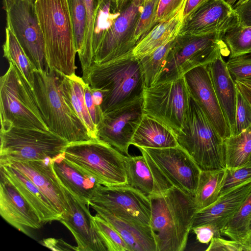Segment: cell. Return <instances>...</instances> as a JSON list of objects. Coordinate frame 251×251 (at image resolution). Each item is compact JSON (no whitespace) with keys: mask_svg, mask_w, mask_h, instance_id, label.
<instances>
[{"mask_svg":"<svg viewBox=\"0 0 251 251\" xmlns=\"http://www.w3.org/2000/svg\"><path fill=\"white\" fill-rule=\"evenodd\" d=\"M82 77L91 88L103 92V113L142 98L145 88L141 64L130 53L103 64L92 63Z\"/></svg>","mask_w":251,"mask_h":251,"instance_id":"cell-1","label":"cell"},{"mask_svg":"<svg viewBox=\"0 0 251 251\" xmlns=\"http://www.w3.org/2000/svg\"><path fill=\"white\" fill-rule=\"evenodd\" d=\"M148 197L157 251H184L196 212L194 198L175 187Z\"/></svg>","mask_w":251,"mask_h":251,"instance_id":"cell-2","label":"cell"},{"mask_svg":"<svg viewBox=\"0 0 251 251\" xmlns=\"http://www.w3.org/2000/svg\"><path fill=\"white\" fill-rule=\"evenodd\" d=\"M49 68L62 75L75 74L77 53L67 0H35Z\"/></svg>","mask_w":251,"mask_h":251,"instance_id":"cell-3","label":"cell"},{"mask_svg":"<svg viewBox=\"0 0 251 251\" xmlns=\"http://www.w3.org/2000/svg\"><path fill=\"white\" fill-rule=\"evenodd\" d=\"M61 75L49 68L34 72L32 91L45 123L50 131L69 143L93 139L64 97L60 85Z\"/></svg>","mask_w":251,"mask_h":251,"instance_id":"cell-4","label":"cell"},{"mask_svg":"<svg viewBox=\"0 0 251 251\" xmlns=\"http://www.w3.org/2000/svg\"><path fill=\"white\" fill-rule=\"evenodd\" d=\"M175 136L201 171L226 169L225 140L190 95L184 123Z\"/></svg>","mask_w":251,"mask_h":251,"instance_id":"cell-5","label":"cell"},{"mask_svg":"<svg viewBox=\"0 0 251 251\" xmlns=\"http://www.w3.org/2000/svg\"><path fill=\"white\" fill-rule=\"evenodd\" d=\"M126 155L99 138L69 143L64 159L81 173L106 186L127 184Z\"/></svg>","mask_w":251,"mask_h":251,"instance_id":"cell-6","label":"cell"},{"mask_svg":"<svg viewBox=\"0 0 251 251\" xmlns=\"http://www.w3.org/2000/svg\"><path fill=\"white\" fill-rule=\"evenodd\" d=\"M223 36L217 32L179 34L154 84L177 79L196 67L207 65L220 55H228L230 51Z\"/></svg>","mask_w":251,"mask_h":251,"instance_id":"cell-7","label":"cell"},{"mask_svg":"<svg viewBox=\"0 0 251 251\" xmlns=\"http://www.w3.org/2000/svg\"><path fill=\"white\" fill-rule=\"evenodd\" d=\"M0 78V130L11 127L50 130L37 104L33 91L11 62Z\"/></svg>","mask_w":251,"mask_h":251,"instance_id":"cell-8","label":"cell"},{"mask_svg":"<svg viewBox=\"0 0 251 251\" xmlns=\"http://www.w3.org/2000/svg\"><path fill=\"white\" fill-rule=\"evenodd\" d=\"M0 166L13 162L54 161L69 144L50 130L11 127L0 130Z\"/></svg>","mask_w":251,"mask_h":251,"instance_id":"cell-9","label":"cell"},{"mask_svg":"<svg viewBox=\"0 0 251 251\" xmlns=\"http://www.w3.org/2000/svg\"><path fill=\"white\" fill-rule=\"evenodd\" d=\"M112 23L104 33L93 63L101 64L130 53L136 45L134 35L144 0H115Z\"/></svg>","mask_w":251,"mask_h":251,"instance_id":"cell-10","label":"cell"},{"mask_svg":"<svg viewBox=\"0 0 251 251\" xmlns=\"http://www.w3.org/2000/svg\"><path fill=\"white\" fill-rule=\"evenodd\" d=\"M190 94L184 77L145 87L144 113L176 135L181 129L189 106Z\"/></svg>","mask_w":251,"mask_h":251,"instance_id":"cell-11","label":"cell"},{"mask_svg":"<svg viewBox=\"0 0 251 251\" xmlns=\"http://www.w3.org/2000/svg\"><path fill=\"white\" fill-rule=\"evenodd\" d=\"M137 148L156 168L170 188L176 187L194 197L201 171L183 148L179 146Z\"/></svg>","mask_w":251,"mask_h":251,"instance_id":"cell-12","label":"cell"},{"mask_svg":"<svg viewBox=\"0 0 251 251\" xmlns=\"http://www.w3.org/2000/svg\"><path fill=\"white\" fill-rule=\"evenodd\" d=\"M5 11L6 26L13 32L36 70L49 68L34 3L14 0Z\"/></svg>","mask_w":251,"mask_h":251,"instance_id":"cell-13","label":"cell"},{"mask_svg":"<svg viewBox=\"0 0 251 251\" xmlns=\"http://www.w3.org/2000/svg\"><path fill=\"white\" fill-rule=\"evenodd\" d=\"M88 203L101 207L117 216L150 225L149 197L128 184L106 186L97 183Z\"/></svg>","mask_w":251,"mask_h":251,"instance_id":"cell-14","label":"cell"},{"mask_svg":"<svg viewBox=\"0 0 251 251\" xmlns=\"http://www.w3.org/2000/svg\"><path fill=\"white\" fill-rule=\"evenodd\" d=\"M144 114L143 97L103 113L97 126L98 138L126 155Z\"/></svg>","mask_w":251,"mask_h":251,"instance_id":"cell-15","label":"cell"},{"mask_svg":"<svg viewBox=\"0 0 251 251\" xmlns=\"http://www.w3.org/2000/svg\"><path fill=\"white\" fill-rule=\"evenodd\" d=\"M61 185L65 196L66 208L59 221L75 237L77 251H107L104 241L94 226L89 205L82 202L67 188Z\"/></svg>","mask_w":251,"mask_h":251,"instance_id":"cell-16","label":"cell"},{"mask_svg":"<svg viewBox=\"0 0 251 251\" xmlns=\"http://www.w3.org/2000/svg\"><path fill=\"white\" fill-rule=\"evenodd\" d=\"M189 92L201 106L205 115L225 140L231 135L215 92L207 65L196 67L184 75Z\"/></svg>","mask_w":251,"mask_h":251,"instance_id":"cell-17","label":"cell"},{"mask_svg":"<svg viewBox=\"0 0 251 251\" xmlns=\"http://www.w3.org/2000/svg\"><path fill=\"white\" fill-rule=\"evenodd\" d=\"M236 22L232 7L224 0H208L183 19L179 34H224Z\"/></svg>","mask_w":251,"mask_h":251,"instance_id":"cell-18","label":"cell"},{"mask_svg":"<svg viewBox=\"0 0 251 251\" xmlns=\"http://www.w3.org/2000/svg\"><path fill=\"white\" fill-rule=\"evenodd\" d=\"M0 214L7 223L29 236L30 229H39L43 225L34 209L1 171Z\"/></svg>","mask_w":251,"mask_h":251,"instance_id":"cell-19","label":"cell"},{"mask_svg":"<svg viewBox=\"0 0 251 251\" xmlns=\"http://www.w3.org/2000/svg\"><path fill=\"white\" fill-rule=\"evenodd\" d=\"M53 161L52 159L47 158L13 162L5 165L17 169L28 177L48 198L61 217L66 208V201L63 188L53 168Z\"/></svg>","mask_w":251,"mask_h":251,"instance_id":"cell-20","label":"cell"},{"mask_svg":"<svg viewBox=\"0 0 251 251\" xmlns=\"http://www.w3.org/2000/svg\"><path fill=\"white\" fill-rule=\"evenodd\" d=\"M251 192V181H250L220 196L214 203L195 213L192 228L211 224L216 226L222 232Z\"/></svg>","mask_w":251,"mask_h":251,"instance_id":"cell-21","label":"cell"},{"mask_svg":"<svg viewBox=\"0 0 251 251\" xmlns=\"http://www.w3.org/2000/svg\"><path fill=\"white\" fill-rule=\"evenodd\" d=\"M90 205L118 232L129 251H157L156 241L150 225L117 216L94 204Z\"/></svg>","mask_w":251,"mask_h":251,"instance_id":"cell-22","label":"cell"},{"mask_svg":"<svg viewBox=\"0 0 251 251\" xmlns=\"http://www.w3.org/2000/svg\"><path fill=\"white\" fill-rule=\"evenodd\" d=\"M127 184L148 196L160 195L171 188L157 170L143 154L126 155Z\"/></svg>","mask_w":251,"mask_h":251,"instance_id":"cell-23","label":"cell"},{"mask_svg":"<svg viewBox=\"0 0 251 251\" xmlns=\"http://www.w3.org/2000/svg\"><path fill=\"white\" fill-rule=\"evenodd\" d=\"M222 56L219 55L207 67L215 92L231 131L235 120L237 88Z\"/></svg>","mask_w":251,"mask_h":251,"instance_id":"cell-24","label":"cell"},{"mask_svg":"<svg viewBox=\"0 0 251 251\" xmlns=\"http://www.w3.org/2000/svg\"><path fill=\"white\" fill-rule=\"evenodd\" d=\"M0 167V171L34 209L43 224L59 221L60 217L50 201L28 177L11 166Z\"/></svg>","mask_w":251,"mask_h":251,"instance_id":"cell-25","label":"cell"},{"mask_svg":"<svg viewBox=\"0 0 251 251\" xmlns=\"http://www.w3.org/2000/svg\"><path fill=\"white\" fill-rule=\"evenodd\" d=\"M184 6L172 18L156 25L136 45L130 52L132 56L139 59L151 54L160 47L175 40L179 35L182 25Z\"/></svg>","mask_w":251,"mask_h":251,"instance_id":"cell-26","label":"cell"},{"mask_svg":"<svg viewBox=\"0 0 251 251\" xmlns=\"http://www.w3.org/2000/svg\"><path fill=\"white\" fill-rule=\"evenodd\" d=\"M131 145L137 148H166L179 146L175 134L155 119L144 113Z\"/></svg>","mask_w":251,"mask_h":251,"instance_id":"cell-27","label":"cell"},{"mask_svg":"<svg viewBox=\"0 0 251 251\" xmlns=\"http://www.w3.org/2000/svg\"><path fill=\"white\" fill-rule=\"evenodd\" d=\"M64 153L53 161L55 174L62 185L80 201L89 205L88 201L97 182L94 178L81 173L69 164L64 159Z\"/></svg>","mask_w":251,"mask_h":251,"instance_id":"cell-28","label":"cell"},{"mask_svg":"<svg viewBox=\"0 0 251 251\" xmlns=\"http://www.w3.org/2000/svg\"><path fill=\"white\" fill-rule=\"evenodd\" d=\"M86 82L74 74L61 75L60 85L64 97L86 126L92 138H98V131L88 111L84 97Z\"/></svg>","mask_w":251,"mask_h":251,"instance_id":"cell-29","label":"cell"},{"mask_svg":"<svg viewBox=\"0 0 251 251\" xmlns=\"http://www.w3.org/2000/svg\"><path fill=\"white\" fill-rule=\"evenodd\" d=\"M225 169L201 171L194 201L196 212L214 203L219 198Z\"/></svg>","mask_w":251,"mask_h":251,"instance_id":"cell-30","label":"cell"},{"mask_svg":"<svg viewBox=\"0 0 251 251\" xmlns=\"http://www.w3.org/2000/svg\"><path fill=\"white\" fill-rule=\"evenodd\" d=\"M2 49L3 56L17 68L32 90L36 69L13 32L7 26Z\"/></svg>","mask_w":251,"mask_h":251,"instance_id":"cell-31","label":"cell"},{"mask_svg":"<svg viewBox=\"0 0 251 251\" xmlns=\"http://www.w3.org/2000/svg\"><path fill=\"white\" fill-rule=\"evenodd\" d=\"M226 168H236L251 162V126L225 140Z\"/></svg>","mask_w":251,"mask_h":251,"instance_id":"cell-32","label":"cell"},{"mask_svg":"<svg viewBox=\"0 0 251 251\" xmlns=\"http://www.w3.org/2000/svg\"><path fill=\"white\" fill-rule=\"evenodd\" d=\"M251 217V192L222 231L232 240L244 243L248 236V227Z\"/></svg>","mask_w":251,"mask_h":251,"instance_id":"cell-33","label":"cell"},{"mask_svg":"<svg viewBox=\"0 0 251 251\" xmlns=\"http://www.w3.org/2000/svg\"><path fill=\"white\" fill-rule=\"evenodd\" d=\"M86 12V30L85 42L82 52L78 55L82 75L93 63L92 41L95 23L99 8L102 0H83Z\"/></svg>","mask_w":251,"mask_h":251,"instance_id":"cell-34","label":"cell"},{"mask_svg":"<svg viewBox=\"0 0 251 251\" xmlns=\"http://www.w3.org/2000/svg\"><path fill=\"white\" fill-rule=\"evenodd\" d=\"M174 40L139 59L144 74L145 87H151L155 83L169 52L174 44Z\"/></svg>","mask_w":251,"mask_h":251,"instance_id":"cell-35","label":"cell"},{"mask_svg":"<svg viewBox=\"0 0 251 251\" xmlns=\"http://www.w3.org/2000/svg\"><path fill=\"white\" fill-rule=\"evenodd\" d=\"M223 40L234 57L251 53V26H242L237 22L225 32Z\"/></svg>","mask_w":251,"mask_h":251,"instance_id":"cell-36","label":"cell"},{"mask_svg":"<svg viewBox=\"0 0 251 251\" xmlns=\"http://www.w3.org/2000/svg\"><path fill=\"white\" fill-rule=\"evenodd\" d=\"M73 27L75 46L80 54L83 49L86 30V12L83 0H67Z\"/></svg>","mask_w":251,"mask_h":251,"instance_id":"cell-37","label":"cell"},{"mask_svg":"<svg viewBox=\"0 0 251 251\" xmlns=\"http://www.w3.org/2000/svg\"><path fill=\"white\" fill-rule=\"evenodd\" d=\"M94 226L108 251H129L118 232L107 221L96 214L93 217Z\"/></svg>","mask_w":251,"mask_h":251,"instance_id":"cell-38","label":"cell"},{"mask_svg":"<svg viewBox=\"0 0 251 251\" xmlns=\"http://www.w3.org/2000/svg\"><path fill=\"white\" fill-rule=\"evenodd\" d=\"M159 2V0L144 1L134 38L136 45L157 25L156 18Z\"/></svg>","mask_w":251,"mask_h":251,"instance_id":"cell-39","label":"cell"},{"mask_svg":"<svg viewBox=\"0 0 251 251\" xmlns=\"http://www.w3.org/2000/svg\"><path fill=\"white\" fill-rule=\"evenodd\" d=\"M250 181H251V162L240 167L226 168L219 197Z\"/></svg>","mask_w":251,"mask_h":251,"instance_id":"cell-40","label":"cell"},{"mask_svg":"<svg viewBox=\"0 0 251 251\" xmlns=\"http://www.w3.org/2000/svg\"><path fill=\"white\" fill-rule=\"evenodd\" d=\"M251 126V105L237 89L235 120L231 135L238 134Z\"/></svg>","mask_w":251,"mask_h":251,"instance_id":"cell-41","label":"cell"},{"mask_svg":"<svg viewBox=\"0 0 251 251\" xmlns=\"http://www.w3.org/2000/svg\"><path fill=\"white\" fill-rule=\"evenodd\" d=\"M226 66L234 81L251 77V56L245 54L231 57L226 62Z\"/></svg>","mask_w":251,"mask_h":251,"instance_id":"cell-42","label":"cell"},{"mask_svg":"<svg viewBox=\"0 0 251 251\" xmlns=\"http://www.w3.org/2000/svg\"><path fill=\"white\" fill-rule=\"evenodd\" d=\"M186 0H159L156 18V24L174 17L185 5Z\"/></svg>","mask_w":251,"mask_h":251,"instance_id":"cell-43","label":"cell"},{"mask_svg":"<svg viewBox=\"0 0 251 251\" xmlns=\"http://www.w3.org/2000/svg\"><path fill=\"white\" fill-rule=\"evenodd\" d=\"M205 251H249L248 248L241 242L234 240H225L221 237L213 238Z\"/></svg>","mask_w":251,"mask_h":251,"instance_id":"cell-44","label":"cell"},{"mask_svg":"<svg viewBox=\"0 0 251 251\" xmlns=\"http://www.w3.org/2000/svg\"><path fill=\"white\" fill-rule=\"evenodd\" d=\"M196 234L197 240L202 243L208 244L214 238L221 237V230L211 224H203L192 228Z\"/></svg>","mask_w":251,"mask_h":251,"instance_id":"cell-45","label":"cell"},{"mask_svg":"<svg viewBox=\"0 0 251 251\" xmlns=\"http://www.w3.org/2000/svg\"><path fill=\"white\" fill-rule=\"evenodd\" d=\"M232 8L238 24L251 26V0H239Z\"/></svg>","mask_w":251,"mask_h":251,"instance_id":"cell-46","label":"cell"},{"mask_svg":"<svg viewBox=\"0 0 251 251\" xmlns=\"http://www.w3.org/2000/svg\"><path fill=\"white\" fill-rule=\"evenodd\" d=\"M84 97L88 111L94 124L97 128V126L103 113L101 107L95 104L92 98L91 87L87 83L84 88Z\"/></svg>","mask_w":251,"mask_h":251,"instance_id":"cell-47","label":"cell"},{"mask_svg":"<svg viewBox=\"0 0 251 251\" xmlns=\"http://www.w3.org/2000/svg\"><path fill=\"white\" fill-rule=\"evenodd\" d=\"M40 243L43 245L54 251H77L76 247H73L61 239L50 238L42 240Z\"/></svg>","mask_w":251,"mask_h":251,"instance_id":"cell-48","label":"cell"},{"mask_svg":"<svg viewBox=\"0 0 251 251\" xmlns=\"http://www.w3.org/2000/svg\"><path fill=\"white\" fill-rule=\"evenodd\" d=\"M208 0H186L183 12V19L193 13Z\"/></svg>","mask_w":251,"mask_h":251,"instance_id":"cell-49","label":"cell"},{"mask_svg":"<svg viewBox=\"0 0 251 251\" xmlns=\"http://www.w3.org/2000/svg\"><path fill=\"white\" fill-rule=\"evenodd\" d=\"M238 90L251 105V85L240 81H235Z\"/></svg>","mask_w":251,"mask_h":251,"instance_id":"cell-50","label":"cell"},{"mask_svg":"<svg viewBox=\"0 0 251 251\" xmlns=\"http://www.w3.org/2000/svg\"><path fill=\"white\" fill-rule=\"evenodd\" d=\"M91 89L92 98L95 104L97 106L101 107L104 97L103 92L99 89L92 88Z\"/></svg>","mask_w":251,"mask_h":251,"instance_id":"cell-51","label":"cell"},{"mask_svg":"<svg viewBox=\"0 0 251 251\" xmlns=\"http://www.w3.org/2000/svg\"><path fill=\"white\" fill-rule=\"evenodd\" d=\"M243 244L248 248L249 251H251V233L249 234Z\"/></svg>","mask_w":251,"mask_h":251,"instance_id":"cell-52","label":"cell"},{"mask_svg":"<svg viewBox=\"0 0 251 251\" xmlns=\"http://www.w3.org/2000/svg\"><path fill=\"white\" fill-rule=\"evenodd\" d=\"M226 3L232 7L239 0H224Z\"/></svg>","mask_w":251,"mask_h":251,"instance_id":"cell-53","label":"cell"},{"mask_svg":"<svg viewBox=\"0 0 251 251\" xmlns=\"http://www.w3.org/2000/svg\"><path fill=\"white\" fill-rule=\"evenodd\" d=\"M238 81H242L243 82L246 83L247 84L251 85V77L247 78H246V79H243V80H238Z\"/></svg>","mask_w":251,"mask_h":251,"instance_id":"cell-54","label":"cell"},{"mask_svg":"<svg viewBox=\"0 0 251 251\" xmlns=\"http://www.w3.org/2000/svg\"><path fill=\"white\" fill-rule=\"evenodd\" d=\"M248 235H249V234L251 233V217L250 218V221H249V225H248Z\"/></svg>","mask_w":251,"mask_h":251,"instance_id":"cell-55","label":"cell"},{"mask_svg":"<svg viewBox=\"0 0 251 251\" xmlns=\"http://www.w3.org/2000/svg\"><path fill=\"white\" fill-rule=\"evenodd\" d=\"M23 0L29 2H31V3H34L35 1V0Z\"/></svg>","mask_w":251,"mask_h":251,"instance_id":"cell-56","label":"cell"},{"mask_svg":"<svg viewBox=\"0 0 251 251\" xmlns=\"http://www.w3.org/2000/svg\"><path fill=\"white\" fill-rule=\"evenodd\" d=\"M146 0H144V1H146Z\"/></svg>","mask_w":251,"mask_h":251,"instance_id":"cell-57","label":"cell"}]
</instances>
